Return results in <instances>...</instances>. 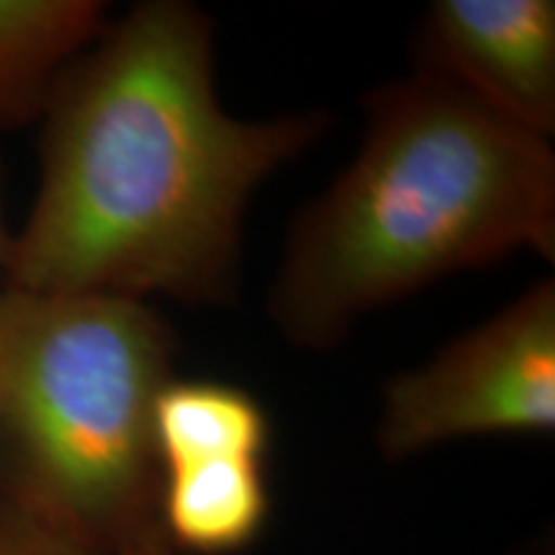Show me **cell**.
Instances as JSON below:
<instances>
[{"label":"cell","mask_w":555,"mask_h":555,"mask_svg":"<svg viewBox=\"0 0 555 555\" xmlns=\"http://www.w3.org/2000/svg\"><path fill=\"white\" fill-rule=\"evenodd\" d=\"M268 512L262 457H211L159 474L157 522L172 547L237 553L258 540Z\"/></svg>","instance_id":"obj_7"},{"label":"cell","mask_w":555,"mask_h":555,"mask_svg":"<svg viewBox=\"0 0 555 555\" xmlns=\"http://www.w3.org/2000/svg\"><path fill=\"white\" fill-rule=\"evenodd\" d=\"M0 555H108L37 515L16 499L0 494Z\"/></svg>","instance_id":"obj_9"},{"label":"cell","mask_w":555,"mask_h":555,"mask_svg":"<svg viewBox=\"0 0 555 555\" xmlns=\"http://www.w3.org/2000/svg\"><path fill=\"white\" fill-rule=\"evenodd\" d=\"M41 119L37 198L3 286L193 307L237 296L249 198L324 134V114L229 116L211 21L183 0H147L108 24Z\"/></svg>","instance_id":"obj_1"},{"label":"cell","mask_w":555,"mask_h":555,"mask_svg":"<svg viewBox=\"0 0 555 555\" xmlns=\"http://www.w3.org/2000/svg\"><path fill=\"white\" fill-rule=\"evenodd\" d=\"M114 555H176V547L165 538L159 522H155L144 532H139L137 538H131L127 545H121Z\"/></svg>","instance_id":"obj_10"},{"label":"cell","mask_w":555,"mask_h":555,"mask_svg":"<svg viewBox=\"0 0 555 555\" xmlns=\"http://www.w3.org/2000/svg\"><path fill=\"white\" fill-rule=\"evenodd\" d=\"M172 360L150 301L0 288V494L108 555L155 525Z\"/></svg>","instance_id":"obj_3"},{"label":"cell","mask_w":555,"mask_h":555,"mask_svg":"<svg viewBox=\"0 0 555 555\" xmlns=\"http://www.w3.org/2000/svg\"><path fill=\"white\" fill-rule=\"evenodd\" d=\"M365 114L356 159L296 217L270 288L275 327L307 350L457 270L555 255L547 139L420 69L373 90Z\"/></svg>","instance_id":"obj_2"},{"label":"cell","mask_w":555,"mask_h":555,"mask_svg":"<svg viewBox=\"0 0 555 555\" xmlns=\"http://www.w3.org/2000/svg\"><path fill=\"white\" fill-rule=\"evenodd\" d=\"M9 247H11V234L5 232V224H3V206H0V281H3L5 260H9ZM0 288H3V286H0Z\"/></svg>","instance_id":"obj_11"},{"label":"cell","mask_w":555,"mask_h":555,"mask_svg":"<svg viewBox=\"0 0 555 555\" xmlns=\"http://www.w3.org/2000/svg\"><path fill=\"white\" fill-rule=\"evenodd\" d=\"M152 442L159 474L211 457H266L270 422L245 388L170 378L152 409Z\"/></svg>","instance_id":"obj_8"},{"label":"cell","mask_w":555,"mask_h":555,"mask_svg":"<svg viewBox=\"0 0 555 555\" xmlns=\"http://www.w3.org/2000/svg\"><path fill=\"white\" fill-rule=\"evenodd\" d=\"M555 427V283L540 281L504 311L384 388L378 446L388 457L478 435Z\"/></svg>","instance_id":"obj_4"},{"label":"cell","mask_w":555,"mask_h":555,"mask_svg":"<svg viewBox=\"0 0 555 555\" xmlns=\"http://www.w3.org/2000/svg\"><path fill=\"white\" fill-rule=\"evenodd\" d=\"M416 37L420 73L530 134H555L553 0H437Z\"/></svg>","instance_id":"obj_5"},{"label":"cell","mask_w":555,"mask_h":555,"mask_svg":"<svg viewBox=\"0 0 555 555\" xmlns=\"http://www.w3.org/2000/svg\"><path fill=\"white\" fill-rule=\"evenodd\" d=\"M108 24L99 0H0V129L41 119Z\"/></svg>","instance_id":"obj_6"}]
</instances>
